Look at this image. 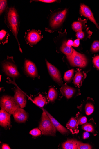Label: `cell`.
Segmentation results:
<instances>
[{
	"mask_svg": "<svg viewBox=\"0 0 99 149\" xmlns=\"http://www.w3.org/2000/svg\"><path fill=\"white\" fill-rule=\"evenodd\" d=\"M5 21L7 25L17 40L20 50L22 52L17 38L20 25L19 17L15 8L11 7L8 10L6 13Z\"/></svg>",
	"mask_w": 99,
	"mask_h": 149,
	"instance_id": "obj_1",
	"label": "cell"
},
{
	"mask_svg": "<svg viewBox=\"0 0 99 149\" xmlns=\"http://www.w3.org/2000/svg\"><path fill=\"white\" fill-rule=\"evenodd\" d=\"M41 121L39 126L42 134L56 136V130L51 119L42 108Z\"/></svg>",
	"mask_w": 99,
	"mask_h": 149,
	"instance_id": "obj_2",
	"label": "cell"
},
{
	"mask_svg": "<svg viewBox=\"0 0 99 149\" xmlns=\"http://www.w3.org/2000/svg\"><path fill=\"white\" fill-rule=\"evenodd\" d=\"M67 58L71 65L84 68L88 65L89 61L83 54L80 53L73 49L71 55L67 56Z\"/></svg>",
	"mask_w": 99,
	"mask_h": 149,
	"instance_id": "obj_3",
	"label": "cell"
},
{
	"mask_svg": "<svg viewBox=\"0 0 99 149\" xmlns=\"http://www.w3.org/2000/svg\"><path fill=\"white\" fill-rule=\"evenodd\" d=\"M1 107L2 109L12 115L19 108H21L14 97L7 95L1 98Z\"/></svg>",
	"mask_w": 99,
	"mask_h": 149,
	"instance_id": "obj_4",
	"label": "cell"
},
{
	"mask_svg": "<svg viewBox=\"0 0 99 149\" xmlns=\"http://www.w3.org/2000/svg\"><path fill=\"white\" fill-rule=\"evenodd\" d=\"M67 12L66 8L53 13L50 21V26L53 30H55L61 26L65 20Z\"/></svg>",
	"mask_w": 99,
	"mask_h": 149,
	"instance_id": "obj_5",
	"label": "cell"
},
{
	"mask_svg": "<svg viewBox=\"0 0 99 149\" xmlns=\"http://www.w3.org/2000/svg\"><path fill=\"white\" fill-rule=\"evenodd\" d=\"M95 102L92 98L88 97L87 100L83 101L78 108L81 112L89 116L92 114L95 110Z\"/></svg>",
	"mask_w": 99,
	"mask_h": 149,
	"instance_id": "obj_6",
	"label": "cell"
},
{
	"mask_svg": "<svg viewBox=\"0 0 99 149\" xmlns=\"http://www.w3.org/2000/svg\"><path fill=\"white\" fill-rule=\"evenodd\" d=\"M2 67L5 73L10 77L16 78L20 75L16 65L10 61H5L2 64Z\"/></svg>",
	"mask_w": 99,
	"mask_h": 149,
	"instance_id": "obj_7",
	"label": "cell"
},
{
	"mask_svg": "<svg viewBox=\"0 0 99 149\" xmlns=\"http://www.w3.org/2000/svg\"><path fill=\"white\" fill-rule=\"evenodd\" d=\"M46 62L50 75L56 83L60 86H62L63 82L62 76L59 70L47 60H46Z\"/></svg>",
	"mask_w": 99,
	"mask_h": 149,
	"instance_id": "obj_8",
	"label": "cell"
},
{
	"mask_svg": "<svg viewBox=\"0 0 99 149\" xmlns=\"http://www.w3.org/2000/svg\"><path fill=\"white\" fill-rule=\"evenodd\" d=\"M60 91L62 95L67 99L76 97L81 94L79 89L70 87L66 84L63 85Z\"/></svg>",
	"mask_w": 99,
	"mask_h": 149,
	"instance_id": "obj_9",
	"label": "cell"
},
{
	"mask_svg": "<svg viewBox=\"0 0 99 149\" xmlns=\"http://www.w3.org/2000/svg\"><path fill=\"white\" fill-rule=\"evenodd\" d=\"M80 11V14L81 16L85 17L91 21L99 30V26L96 21L93 13L88 6L84 4H81Z\"/></svg>",
	"mask_w": 99,
	"mask_h": 149,
	"instance_id": "obj_10",
	"label": "cell"
},
{
	"mask_svg": "<svg viewBox=\"0 0 99 149\" xmlns=\"http://www.w3.org/2000/svg\"><path fill=\"white\" fill-rule=\"evenodd\" d=\"M24 69L26 73L30 77L33 78L38 77V72L36 66L31 61L29 60L25 61Z\"/></svg>",
	"mask_w": 99,
	"mask_h": 149,
	"instance_id": "obj_11",
	"label": "cell"
},
{
	"mask_svg": "<svg viewBox=\"0 0 99 149\" xmlns=\"http://www.w3.org/2000/svg\"><path fill=\"white\" fill-rule=\"evenodd\" d=\"M42 38L40 32L34 30L28 32L26 36L28 43L32 45L37 44Z\"/></svg>",
	"mask_w": 99,
	"mask_h": 149,
	"instance_id": "obj_12",
	"label": "cell"
},
{
	"mask_svg": "<svg viewBox=\"0 0 99 149\" xmlns=\"http://www.w3.org/2000/svg\"><path fill=\"white\" fill-rule=\"evenodd\" d=\"M11 114L2 109L0 111V125L5 128H9L11 127Z\"/></svg>",
	"mask_w": 99,
	"mask_h": 149,
	"instance_id": "obj_13",
	"label": "cell"
},
{
	"mask_svg": "<svg viewBox=\"0 0 99 149\" xmlns=\"http://www.w3.org/2000/svg\"><path fill=\"white\" fill-rule=\"evenodd\" d=\"M13 115L15 120L19 123H25L28 117L27 113L21 108L17 109Z\"/></svg>",
	"mask_w": 99,
	"mask_h": 149,
	"instance_id": "obj_14",
	"label": "cell"
},
{
	"mask_svg": "<svg viewBox=\"0 0 99 149\" xmlns=\"http://www.w3.org/2000/svg\"><path fill=\"white\" fill-rule=\"evenodd\" d=\"M87 76V75L85 72L78 69L73 80V83L74 85L76 87L80 88Z\"/></svg>",
	"mask_w": 99,
	"mask_h": 149,
	"instance_id": "obj_15",
	"label": "cell"
},
{
	"mask_svg": "<svg viewBox=\"0 0 99 149\" xmlns=\"http://www.w3.org/2000/svg\"><path fill=\"white\" fill-rule=\"evenodd\" d=\"M14 92L15 93L14 98L18 102L21 108L25 107L26 104V98L25 95L20 89L16 88Z\"/></svg>",
	"mask_w": 99,
	"mask_h": 149,
	"instance_id": "obj_16",
	"label": "cell"
},
{
	"mask_svg": "<svg viewBox=\"0 0 99 149\" xmlns=\"http://www.w3.org/2000/svg\"><path fill=\"white\" fill-rule=\"evenodd\" d=\"M46 112L47 115L51 119L52 122L56 129L60 132L63 135H68L69 133V130L62 125L57 120L53 118L47 111L42 108Z\"/></svg>",
	"mask_w": 99,
	"mask_h": 149,
	"instance_id": "obj_17",
	"label": "cell"
},
{
	"mask_svg": "<svg viewBox=\"0 0 99 149\" xmlns=\"http://www.w3.org/2000/svg\"><path fill=\"white\" fill-rule=\"evenodd\" d=\"M97 127L96 123L93 118H91L88 122L82 126V129L86 131L90 132L93 134L94 136H96L97 132L96 130Z\"/></svg>",
	"mask_w": 99,
	"mask_h": 149,
	"instance_id": "obj_18",
	"label": "cell"
},
{
	"mask_svg": "<svg viewBox=\"0 0 99 149\" xmlns=\"http://www.w3.org/2000/svg\"><path fill=\"white\" fill-rule=\"evenodd\" d=\"M76 118L72 117L66 124V127L68 130L73 134H78L79 132L78 126Z\"/></svg>",
	"mask_w": 99,
	"mask_h": 149,
	"instance_id": "obj_19",
	"label": "cell"
},
{
	"mask_svg": "<svg viewBox=\"0 0 99 149\" xmlns=\"http://www.w3.org/2000/svg\"><path fill=\"white\" fill-rule=\"evenodd\" d=\"M81 143L76 139H69L62 143V148L64 149H78Z\"/></svg>",
	"mask_w": 99,
	"mask_h": 149,
	"instance_id": "obj_20",
	"label": "cell"
},
{
	"mask_svg": "<svg viewBox=\"0 0 99 149\" xmlns=\"http://www.w3.org/2000/svg\"><path fill=\"white\" fill-rule=\"evenodd\" d=\"M33 102L36 105L40 107H44L47 103L46 98L41 94H39L38 96L34 99Z\"/></svg>",
	"mask_w": 99,
	"mask_h": 149,
	"instance_id": "obj_21",
	"label": "cell"
},
{
	"mask_svg": "<svg viewBox=\"0 0 99 149\" xmlns=\"http://www.w3.org/2000/svg\"><path fill=\"white\" fill-rule=\"evenodd\" d=\"M86 20L83 23L80 21H76L74 22L72 24V28L73 30L75 32L82 31L84 29L86 28L85 23Z\"/></svg>",
	"mask_w": 99,
	"mask_h": 149,
	"instance_id": "obj_22",
	"label": "cell"
},
{
	"mask_svg": "<svg viewBox=\"0 0 99 149\" xmlns=\"http://www.w3.org/2000/svg\"><path fill=\"white\" fill-rule=\"evenodd\" d=\"M66 42H64L60 47L61 51L67 56H69L72 55L73 51V49L72 47L68 46Z\"/></svg>",
	"mask_w": 99,
	"mask_h": 149,
	"instance_id": "obj_23",
	"label": "cell"
},
{
	"mask_svg": "<svg viewBox=\"0 0 99 149\" xmlns=\"http://www.w3.org/2000/svg\"><path fill=\"white\" fill-rule=\"evenodd\" d=\"M58 97V93L53 88H51L49 89L48 97L50 101L52 102H54L57 99Z\"/></svg>",
	"mask_w": 99,
	"mask_h": 149,
	"instance_id": "obj_24",
	"label": "cell"
},
{
	"mask_svg": "<svg viewBox=\"0 0 99 149\" xmlns=\"http://www.w3.org/2000/svg\"><path fill=\"white\" fill-rule=\"evenodd\" d=\"M75 70L74 69L69 70L66 72L64 74V79L66 82L70 83L73 79Z\"/></svg>",
	"mask_w": 99,
	"mask_h": 149,
	"instance_id": "obj_25",
	"label": "cell"
},
{
	"mask_svg": "<svg viewBox=\"0 0 99 149\" xmlns=\"http://www.w3.org/2000/svg\"><path fill=\"white\" fill-rule=\"evenodd\" d=\"M75 118L77 124L79 125H82L87 123V117L83 116L79 112L76 114Z\"/></svg>",
	"mask_w": 99,
	"mask_h": 149,
	"instance_id": "obj_26",
	"label": "cell"
},
{
	"mask_svg": "<svg viewBox=\"0 0 99 149\" xmlns=\"http://www.w3.org/2000/svg\"><path fill=\"white\" fill-rule=\"evenodd\" d=\"M9 35L7 32L4 30H2L0 32V40L1 42L4 44L6 43Z\"/></svg>",
	"mask_w": 99,
	"mask_h": 149,
	"instance_id": "obj_27",
	"label": "cell"
},
{
	"mask_svg": "<svg viewBox=\"0 0 99 149\" xmlns=\"http://www.w3.org/2000/svg\"><path fill=\"white\" fill-rule=\"evenodd\" d=\"M91 51L93 53H96L99 51V41L95 40L92 43L91 48Z\"/></svg>",
	"mask_w": 99,
	"mask_h": 149,
	"instance_id": "obj_28",
	"label": "cell"
},
{
	"mask_svg": "<svg viewBox=\"0 0 99 149\" xmlns=\"http://www.w3.org/2000/svg\"><path fill=\"white\" fill-rule=\"evenodd\" d=\"M7 5V1L1 0L0 1V14L1 15L6 10Z\"/></svg>",
	"mask_w": 99,
	"mask_h": 149,
	"instance_id": "obj_29",
	"label": "cell"
},
{
	"mask_svg": "<svg viewBox=\"0 0 99 149\" xmlns=\"http://www.w3.org/2000/svg\"><path fill=\"white\" fill-rule=\"evenodd\" d=\"M41 131L38 128H35L31 131L30 133L33 137H37L41 134Z\"/></svg>",
	"mask_w": 99,
	"mask_h": 149,
	"instance_id": "obj_30",
	"label": "cell"
},
{
	"mask_svg": "<svg viewBox=\"0 0 99 149\" xmlns=\"http://www.w3.org/2000/svg\"><path fill=\"white\" fill-rule=\"evenodd\" d=\"M93 62L96 68L99 70V55L96 56L93 58Z\"/></svg>",
	"mask_w": 99,
	"mask_h": 149,
	"instance_id": "obj_31",
	"label": "cell"
},
{
	"mask_svg": "<svg viewBox=\"0 0 99 149\" xmlns=\"http://www.w3.org/2000/svg\"><path fill=\"white\" fill-rule=\"evenodd\" d=\"M92 146L89 143H81L79 145L78 149H91Z\"/></svg>",
	"mask_w": 99,
	"mask_h": 149,
	"instance_id": "obj_32",
	"label": "cell"
},
{
	"mask_svg": "<svg viewBox=\"0 0 99 149\" xmlns=\"http://www.w3.org/2000/svg\"><path fill=\"white\" fill-rule=\"evenodd\" d=\"M76 36L78 39H82L84 38L85 34L82 31H79L77 32Z\"/></svg>",
	"mask_w": 99,
	"mask_h": 149,
	"instance_id": "obj_33",
	"label": "cell"
},
{
	"mask_svg": "<svg viewBox=\"0 0 99 149\" xmlns=\"http://www.w3.org/2000/svg\"><path fill=\"white\" fill-rule=\"evenodd\" d=\"M34 1L47 3H51L55 2L57 1H55V0H39V1Z\"/></svg>",
	"mask_w": 99,
	"mask_h": 149,
	"instance_id": "obj_34",
	"label": "cell"
},
{
	"mask_svg": "<svg viewBox=\"0 0 99 149\" xmlns=\"http://www.w3.org/2000/svg\"><path fill=\"white\" fill-rule=\"evenodd\" d=\"M90 136V134L89 133L86 131V132H84L83 134V139H86L89 138Z\"/></svg>",
	"mask_w": 99,
	"mask_h": 149,
	"instance_id": "obj_35",
	"label": "cell"
},
{
	"mask_svg": "<svg viewBox=\"0 0 99 149\" xmlns=\"http://www.w3.org/2000/svg\"><path fill=\"white\" fill-rule=\"evenodd\" d=\"M80 45V39L78 38L73 42V46L74 47H77Z\"/></svg>",
	"mask_w": 99,
	"mask_h": 149,
	"instance_id": "obj_36",
	"label": "cell"
},
{
	"mask_svg": "<svg viewBox=\"0 0 99 149\" xmlns=\"http://www.w3.org/2000/svg\"><path fill=\"white\" fill-rule=\"evenodd\" d=\"M73 42L72 40H69L66 42V45L68 46L72 47L73 46Z\"/></svg>",
	"mask_w": 99,
	"mask_h": 149,
	"instance_id": "obj_37",
	"label": "cell"
},
{
	"mask_svg": "<svg viewBox=\"0 0 99 149\" xmlns=\"http://www.w3.org/2000/svg\"><path fill=\"white\" fill-rule=\"evenodd\" d=\"M2 149H10L9 146L6 144H3L2 145Z\"/></svg>",
	"mask_w": 99,
	"mask_h": 149,
	"instance_id": "obj_38",
	"label": "cell"
}]
</instances>
